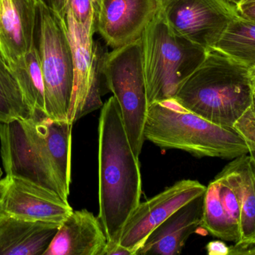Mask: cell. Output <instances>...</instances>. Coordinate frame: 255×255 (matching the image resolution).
Masks as SVG:
<instances>
[{"mask_svg": "<svg viewBox=\"0 0 255 255\" xmlns=\"http://www.w3.org/2000/svg\"><path fill=\"white\" fill-rule=\"evenodd\" d=\"M236 7L240 15L255 22V1L242 2Z\"/></svg>", "mask_w": 255, "mask_h": 255, "instance_id": "cell-25", "label": "cell"}, {"mask_svg": "<svg viewBox=\"0 0 255 255\" xmlns=\"http://www.w3.org/2000/svg\"><path fill=\"white\" fill-rule=\"evenodd\" d=\"M98 1H99V0H97V4H98Z\"/></svg>", "mask_w": 255, "mask_h": 255, "instance_id": "cell-31", "label": "cell"}, {"mask_svg": "<svg viewBox=\"0 0 255 255\" xmlns=\"http://www.w3.org/2000/svg\"><path fill=\"white\" fill-rule=\"evenodd\" d=\"M206 187L194 180H181L154 197L140 202L124 226L118 245L136 255L150 234L186 204L205 193Z\"/></svg>", "mask_w": 255, "mask_h": 255, "instance_id": "cell-10", "label": "cell"}, {"mask_svg": "<svg viewBox=\"0 0 255 255\" xmlns=\"http://www.w3.org/2000/svg\"><path fill=\"white\" fill-rule=\"evenodd\" d=\"M37 1L60 18L66 19L68 10V0H37Z\"/></svg>", "mask_w": 255, "mask_h": 255, "instance_id": "cell-23", "label": "cell"}, {"mask_svg": "<svg viewBox=\"0 0 255 255\" xmlns=\"http://www.w3.org/2000/svg\"><path fill=\"white\" fill-rule=\"evenodd\" d=\"M160 14L177 34L208 52L232 19L236 6L226 0H159Z\"/></svg>", "mask_w": 255, "mask_h": 255, "instance_id": "cell-9", "label": "cell"}, {"mask_svg": "<svg viewBox=\"0 0 255 255\" xmlns=\"http://www.w3.org/2000/svg\"><path fill=\"white\" fill-rule=\"evenodd\" d=\"M174 98L187 110L241 133L255 146V88L250 69L210 52Z\"/></svg>", "mask_w": 255, "mask_h": 255, "instance_id": "cell-3", "label": "cell"}, {"mask_svg": "<svg viewBox=\"0 0 255 255\" xmlns=\"http://www.w3.org/2000/svg\"><path fill=\"white\" fill-rule=\"evenodd\" d=\"M34 42L44 83L46 116L54 121L68 122L73 61L66 19L40 3Z\"/></svg>", "mask_w": 255, "mask_h": 255, "instance_id": "cell-6", "label": "cell"}, {"mask_svg": "<svg viewBox=\"0 0 255 255\" xmlns=\"http://www.w3.org/2000/svg\"><path fill=\"white\" fill-rule=\"evenodd\" d=\"M160 10L159 0H99L97 31L116 49L139 40Z\"/></svg>", "mask_w": 255, "mask_h": 255, "instance_id": "cell-12", "label": "cell"}, {"mask_svg": "<svg viewBox=\"0 0 255 255\" xmlns=\"http://www.w3.org/2000/svg\"><path fill=\"white\" fill-rule=\"evenodd\" d=\"M73 124L34 112L0 122V154L6 175L38 184L68 202Z\"/></svg>", "mask_w": 255, "mask_h": 255, "instance_id": "cell-1", "label": "cell"}, {"mask_svg": "<svg viewBox=\"0 0 255 255\" xmlns=\"http://www.w3.org/2000/svg\"><path fill=\"white\" fill-rule=\"evenodd\" d=\"M1 213H0V217H1Z\"/></svg>", "mask_w": 255, "mask_h": 255, "instance_id": "cell-32", "label": "cell"}, {"mask_svg": "<svg viewBox=\"0 0 255 255\" xmlns=\"http://www.w3.org/2000/svg\"><path fill=\"white\" fill-rule=\"evenodd\" d=\"M250 73L255 88V66L254 67H253V68L250 69Z\"/></svg>", "mask_w": 255, "mask_h": 255, "instance_id": "cell-27", "label": "cell"}, {"mask_svg": "<svg viewBox=\"0 0 255 255\" xmlns=\"http://www.w3.org/2000/svg\"><path fill=\"white\" fill-rule=\"evenodd\" d=\"M73 211L68 202L38 184L10 175L0 178V213L6 217L61 225Z\"/></svg>", "mask_w": 255, "mask_h": 255, "instance_id": "cell-11", "label": "cell"}, {"mask_svg": "<svg viewBox=\"0 0 255 255\" xmlns=\"http://www.w3.org/2000/svg\"><path fill=\"white\" fill-rule=\"evenodd\" d=\"M144 136L161 149L181 150L197 157H255V145L241 133L187 110L175 98L149 104Z\"/></svg>", "mask_w": 255, "mask_h": 255, "instance_id": "cell-4", "label": "cell"}, {"mask_svg": "<svg viewBox=\"0 0 255 255\" xmlns=\"http://www.w3.org/2000/svg\"><path fill=\"white\" fill-rule=\"evenodd\" d=\"M68 9L75 19L94 36L97 32L98 4L97 0H68Z\"/></svg>", "mask_w": 255, "mask_h": 255, "instance_id": "cell-22", "label": "cell"}, {"mask_svg": "<svg viewBox=\"0 0 255 255\" xmlns=\"http://www.w3.org/2000/svg\"><path fill=\"white\" fill-rule=\"evenodd\" d=\"M250 1H255V0H244L243 2H250Z\"/></svg>", "mask_w": 255, "mask_h": 255, "instance_id": "cell-29", "label": "cell"}, {"mask_svg": "<svg viewBox=\"0 0 255 255\" xmlns=\"http://www.w3.org/2000/svg\"><path fill=\"white\" fill-rule=\"evenodd\" d=\"M241 196L239 238L230 247L229 255H241L255 246V158L250 154L232 160Z\"/></svg>", "mask_w": 255, "mask_h": 255, "instance_id": "cell-18", "label": "cell"}, {"mask_svg": "<svg viewBox=\"0 0 255 255\" xmlns=\"http://www.w3.org/2000/svg\"><path fill=\"white\" fill-rule=\"evenodd\" d=\"M66 24L73 54V85L68 122L73 125L104 104L101 99V78L107 52L75 19L69 9Z\"/></svg>", "mask_w": 255, "mask_h": 255, "instance_id": "cell-8", "label": "cell"}, {"mask_svg": "<svg viewBox=\"0 0 255 255\" xmlns=\"http://www.w3.org/2000/svg\"><path fill=\"white\" fill-rule=\"evenodd\" d=\"M139 158L135 156L114 96L99 120V219L108 239L106 255L118 247L124 226L140 203Z\"/></svg>", "mask_w": 255, "mask_h": 255, "instance_id": "cell-2", "label": "cell"}, {"mask_svg": "<svg viewBox=\"0 0 255 255\" xmlns=\"http://www.w3.org/2000/svg\"><path fill=\"white\" fill-rule=\"evenodd\" d=\"M226 1H229L231 4H233L235 6H238L240 4L243 2L244 0H226Z\"/></svg>", "mask_w": 255, "mask_h": 255, "instance_id": "cell-28", "label": "cell"}, {"mask_svg": "<svg viewBox=\"0 0 255 255\" xmlns=\"http://www.w3.org/2000/svg\"><path fill=\"white\" fill-rule=\"evenodd\" d=\"M103 76L119 105L130 147L139 158L148 109L140 39L107 52Z\"/></svg>", "mask_w": 255, "mask_h": 255, "instance_id": "cell-7", "label": "cell"}, {"mask_svg": "<svg viewBox=\"0 0 255 255\" xmlns=\"http://www.w3.org/2000/svg\"><path fill=\"white\" fill-rule=\"evenodd\" d=\"M207 253L210 255H229L230 247L223 241H214L208 243L206 246Z\"/></svg>", "mask_w": 255, "mask_h": 255, "instance_id": "cell-24", "label": "cell"}, {"mask_svg": "<svg viewBox=\"0 0 255 255\" xmlns=\"http://www.w3.org/2000/svg\"><path fill=\"white\" fill-rule=\"evenodd\" d=\"M10 69L34 114L40 112L46 115L44 83L35 42Z\"/></svg>", "mask_w": 255, "mask_h": 255, "instance_id": "cell-20", "label": "cell"}, {"mask_svg": "<svg viewBox=\"0 0 255 255\" xmlns=\"http://www.w3.org/2000/svg\"><path fill=\"white\" fill-rule=\"evenodd\" d=\"M148 106L174 98L209 52L175 33L158 14L140 38Z\"/></svg>", "mask_w": 255, "mask_h": 255, "instance_id": "cell-5", "label": "cell"}, {"mask_svg": "<svg viewBox=\"0 0 255 255\" xmlns=\"http://www.w3.org/2000/svg\"><path fill=\"white\" fill-rule=\"evenodd\" d=\"M1 175H2V172H1V171L0 170V178H1Z\"/></svg>", "mask_w": 255, "mask_h": 255, "instance_id": "cell-30", "label": "cell"}, {"mask_svg": "<svg viewBox=\"0 0 255 255\" xmlns=\"http://www.w3.org/2000/svg\"><path fill=\"white\" fill-rule=\"evenodd\" d=\"M34 115L13 71L0 52V122Z\"/></svg>", "mask_w": 255, "mask_h": 255, "instance_id": "cell-21", "label": "cell"}, {"mask_svg": "<svg viewBox=\"0 0 255 255\" xmlns=\"http://www.w3.org/2000/svg\"><path fill=\"white\" fill-rule=\"evenodd\" d=\"M108 239L99 217L73 211L60 226L43 255H106Z\"/></svg>", "mask_w": 255, "mask_h": 255, "instance_id": "cell-15", "label": "cell"}, {"mask_svg": "<svg viewBox=\"0 0 255 255\" xmlns=\"http://www.w3.org/2000/svg\"><path fill=\"white\" fill-rule=\"evenodd\" d=\"M241 255H255V246L251 248L247 249L241 253Z\"/></svg>", "mask_w": 255, "mask_h": 255, "instance_id": "cell-26", "label": "cell"}, {"mask_svg": "<svg viewBox=\"0 0 255 255\" xmlns=\"http://www.w3.org/2000/svg\"><path fill=\"white\" fill-rule=\"evenodd\" d=\"M204 194L181 207L147 238L136 255H178L188 238L201 227Z\"/></svg>", "mask_w": 255, "mask_h": 255, "instance_id": "cell-16", "label": "cell"}, {"mask_svg": "<svg viewBox=\"0 0 255 255\" xmlns=\"http://www.w3.org/2000/svg\"><path fill=\"white\" fill-rule=\"evenodd\" d=\"M61 225L0 217V255H43Z\"/></svg>", "mask_w": 255, "mask_h": 255, "instance_id": "cell-17", "label": "cell"}, {"mask_svg": "<svg viewBox=\"0 0 255 255\" xmlns=\"http://www.w3.org/2000/svg\"><path fill=\"white\" fill-rule=\"evenodd\" d=\"M240 214L239 184L235 169L229 163L206 187L201 228L222 241L236 243Z\"/></svg>", "mask_w": 255, "mask_h": 255, "instance_id": "cell-13", "label": "cell"}, {"mask_svg": "<svg viewBox=\"0 0 255 255\" xmlns=\"http://www.w3.org/2000/svg\"><path fill=\"white\" fill-rule=\"evenodd\" d=\"M213 51L226 55L247 68L254 67L255 22L238 13L229 22Z\"/></svg>", "mask_w": 255, "mask_h": 255, "instance_id": "cell-19", "label": "cell"}, {"mask_svg": "<svg viewBox=\"0 0 255 255\" xmlns=\"http://www.w3.org/2000/svg\"><path fill=\"white\" fill-rule=\"evenodd\" d=\"M37 0H0V52L11 68L34 43Z\"/></svg>", "mask_w": 255, "mask_h": 255, "instance_id": "cell-14", "label": "cell"}]
</instances>
